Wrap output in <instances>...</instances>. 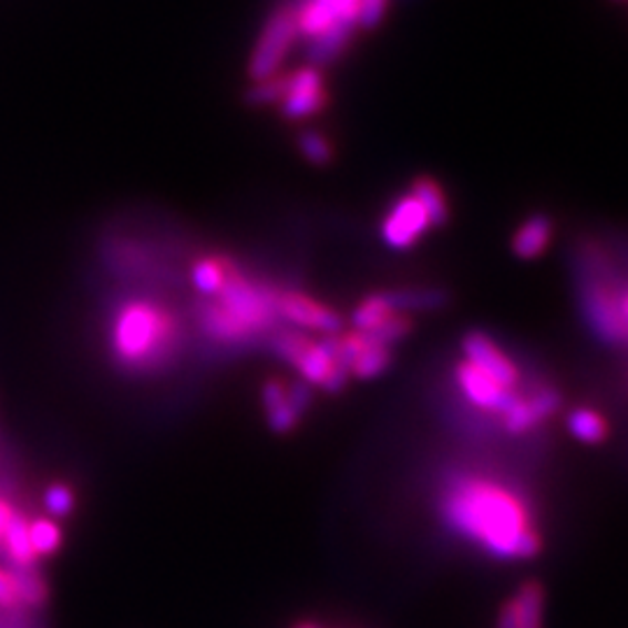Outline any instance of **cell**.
Masks as SVG:
<instances>
[{
    "mask_svg": "<svg viewBox=\"0 0 628 628\" xmlns=\"http://www.w3.org/2000/svg\"><path fill=\"white\" fill-rule=\"evenodd\" d=\"M272 352L291 363L302 382L329 393H338L349 378L340 354V333L312 340L300 331H285L272 338Z\"/></svg>",
    "mask_w": 628,
    "mask_h": 628,
    "instance_id": "cell-4",
    "label": "cell"
},
{
    "mask_svg": "<svg viewBox=\"0 0 628 628\" xmlns=\"http://www.w3.org/2000/svg\"><path fill=\"white\" fill-rule=\"evenodd\" d=\"M29 538H31V547L35 556L40 558V556H52L54 552H59L63 533L54 519L38 517L29 522Z\"/></svg>",
    "mask_w": 628,
    "mask_h": 628,
    "instance_id": "cell-24",
    "label": "cell"
},
{
    "mask_svg": "<svg viewBox=\"0 0 628 628\" xmlns=\"http://www.w3.org/2000/svg\"><path fill=\"white\" fill-rule=\"evenodd\" d=\"M298 38L296 27V10L279 8L270 14L268 23L264 27L259 42H256L247 73L254 82L270 80L277 75L279 65L285 63L294 40Z\"/></svg>",
    "mask_w": 628,
    "mask_h": 628,
    "instance_id": "cell-5",
    "label": "cell"
},
{
    "mask_svg": "<svg viewBox=\"0 0 628 628\" xmlns=\"http://www.w3.org/2000/svg\"><path fill=\"white\" fill-rule=\"evenodd\" d=\"M285 91H287V75H275L270 80L254 82L245 93V99L254 107H266L272 103H282Z\"/></svg>",
    "mask_w": 628,
    "mask_h": 628,
    "instance_id": "cell-26",
    "label": "cell"
},
{
    "mask_svg": "<svg viewBox=\"0 0 628 628\" xmlns=\"http://www.w3.org/2000/svg\"><path fill=\"white\" fill-rule=\"evenodd\" d=\"M112 347L124 366L152 370L171 354L173 323L150 302H131L116 317Z\"/></svg>",
    "mask_w": 628,
    "mask_h": 628,
    "instance_id": "cell-3",
    "label": "cell"
},
{
    "mask_svg": "<svg viewBox=\"0 0 628 628\" xmlns=\"http://www.w3.org/2000/svg\"><path fill=\"white\" fill-rule=\"evenodd\" d=\"M340 354L349 370V375H354L359 380L380 378L393 359L389 344L361 331L340 336Z\"/></svg>",
    "mask_w": 628,
    "mask_h": 628,
    "instance_id": "cell-10",
    "label": "cell"
},
{
    "mask_svg": "<svg viewBox=\"0 0 628 628\" xmlns=\"http://www.w3.org/2000/svg\"><path fill=\"white\" fill-rule=\"evenodd\" d=\"M568 431L585 445H598V442L608 437L610 426L600 412L591 408H577L568 414Z\"/></svg>",
    "mask_w": 628,
    "mask_h": 628,
    "instance_id": "cell-23",
    "label": "cell"
},
{
    "mask_svg": "<svg viewBox=\"0 0 628 628\" xmlns=\"http://www.w3.org/2000/svg\"><path fill=\"white\" fill-rule=\"evenodd\" d=\"M277 315L291 321L298 329L317 331L323 336H336L342 331V319L329 306L300 291H287L277 296Z\"/></svg>",
    "mask_w": 628,
    "mask_h": 628,
    "instance_id": "cell-12",
    "label": "cell"
},
{
    "mask_svg": "<svg viewBox=\"0 0 628 628\" xmlns=\"http://www.w3.org/2000/svg\"><path fill=\"white\" fill-rule=\"evenodd\" d=\"M393 315H399V310H393V306L389 302L387 291L380 294H372L368 298H363L354 315H352V323H354V331L361 333H372L378 331L382 323H387Z\"/></svg>",
    "mask_w": 628,
    "mask_h": 628,
    "instance_id": "cell-21",
    "label": "cell"
},
{
    "mask_svg": "<svg viewBox=\"0 0 628 628\" xmlns=\"http://www.w3.org/2000/svg\"><path fill=\"white\" fill-rule=\"evenodd\" d=\"M440 515L463 541L498 562H528L543 549L524 496L494 477L456 475L440 496Z\"/></svg>",
    "mask_w": 628,
    "mask_h": 628,
    "instance_id": "cell-1",
    "label": "cell"
},
{
    "mask_svg": "<svg viewBox=\"0 0 628 628\" xmlns=\"http://www.w3.org/2000/svg\"><path fill=\"white\" fill-rule=\"evenodd\" d=\"M503 608L509 615L512 628H543L545 615V591L535 579L524 581Z\"/></svg>",
    "mask_w": 628,
    "mask_h": 628,
    "instance_id": "cell-16",
    "label": "cell"
},
{
    "mask_svg": "<svg viewBox=\"0 0 628 628\" xmlns=\"http://www.w3.org/2000/svg\"><path fill=\"white\" fill-rule=\"evenodd\" d=\"M552 219L545 215H533L528 217L512 238V249L519 256V259H535L541 256L549 240H552Z\"/></svg>",
    "mask_w": 628,
    "mask_h": 628,
    "instance_id": "cell-17",
    "label": "cell"
},
{
    "mask_svg": "<svg viewBox=\"0 0 628 628\" xmlns=\"http://www.w3.org/2000/svg\"><path fill=\"white\" fill-rule=\"evenodd\" d=\"M219 306H209L200 312L203 329L222 342H238L268 329L277 315V296L270 298L256 291L243 277L228 275L222 287Z\"/></svg>",
    "mask_w": 628,
    "mask_h": 628,
    "instance_id": "cell-2",
    "label": "cell"
},
{
    "mask_svg": "<svg viewBox=\"0 0 628 628\" xmlns=\"http://www.w3.org/2000/svg\"><path fill=\"white\" fill-rule=\"evenodd\" d=\"M361 0H308L306 6L296 10L298 35L315 40L329 31L336 23L344 27H359Z\"/></svg>",
    "mask_w": 628,
    "mask_h": 628,
    "instance_id": "cell-11",
    "label": "cell"
},
{
    "mask_svg": "<svg viewBox=\"0 0 628 628\" xmlns=\"http://www.w3.org/2000/svg\"><path fill=\"white\" fill-rule=\"evenodd\" d=\"M261 401L270 429L275 433H289L300 424L302 412L310 405V384L270 378L261 389Z\"/></svg>",
    "mask_w": 628,
    "mask_h": 628,
    "instance_id": "cell-6",
    "label": "cell"
},
{
    "mask_svg": "<svg viewBox=\"0 0 628 628\" xmlns=\"http://www.w3.org/2000/svg\"><path fill=\"white\" fill-rule=\"evenodd\" d=\"M410 194L424 205L431 228L445 226L450 222V203L445 198V192L440 189V184L431 177H416L412 182Z\"/></svg>",
    "mask_w": 628,
    "mask_h": 628,
    "instance_id": "cell-20",
    "label": "cell"
},
{
    "mask_svg": "<svg viewBox=\"0 0 628 628\" xmlns=\"http://www.w3.org/2000/svg\"><path fill=\"white\" fill-rule=\"evenodd\" d=\"M0 547L6 549L10 564L19 570H29L38 564V556H35V552L31 547V538H29V519L23 517L21 512H17L12 524L8 526Z\"/></svg>",
    "mask_w": 628,
    "mask_h": 628,
    "instance_id": "cell-18",
    "label": "cell"
},
{
    "mask_svg": "<svg viewBox=\"0 0 628 628\" xmlns=\"http://www.w3.org/2000/svg\"><path fill=\"white\" fill-rule=\"evenodd\" d=\"M393 310L412 315V312H431L447 302V294L440 289H401L387 291Z\"/></svg>",
    "mask_w": 628,
    "mask_h": 628,
    "instance_id": "cell-22",
    "label": "cell"
},
{
    "mask_svg": "<svg viewBox=\"0 0 628 628\" xmlns=\"http://www.w3.org/2000/svg\"><path fill=\"white\" fill-rule=\"evenodd\" d=\"M454 378H456V387L463 393V399L469 401L475 410L488 412V414H503V410L512 403L517 391H512L507 387H503L496 378L488 375L482 368L469 363L465 359L456 361L454 368Z\"/></svg>",
    "mask_w": 628,
    "mask_h": 628,
    "instance_id": "cell-7",
    "label": "cell"
},
{
    "mask_svg": "<svg viewBox=\"0 0 628 628\" xmlns=\"http://www.w3.org/2000/svg\"><path fill=\"white\" fill-rule=\"evenodd\" d=\"M431 228L424 205L412 194L395 200L382 222V240L393 249H410Z\"/></svg>",
    "mask_w": 628,
    "mask_h": 628,
    "instance_id": "cell-13",
    "label": "cell"
},
{
    "mask_svg": "<svg viewBox=\"0 0 628 628\" xmlns=\"http://www.w3.org/2000/svg\"><path fill=\"white\" fill-rule=\"evenodd\" d=\"M558 405H562V395L549 387H538L528 393L517 391L512 403L503 410L501 424L509 435H524L543 426Z\"/></svg>",
    "mask_w": 628,
    "mask_h": 628,
    "instance_id": "cell-9",
    "label": "cell"
},
{
    "mask_svg": "<svg viewBox=\"0 0 628 628\" xmlns=\"http://www.w3.org/2000/svg\"><path fill=\"white\" fill-rule=\"evenodd\" d=\"M326 105V89L319 68L306 65L287 75V91L279 103L287 120H306Z\"/></svg>",
    "mask_w": 628,
    "mask_h": 628,
    "instance_id": "cell-15",
    "label": "cell"
},
{
    "mask_svg": "<svg viewBox=\"0 0 628 628\" xmlns=\"http://www.w3.org/2000/svg\"><path fill=\"white\" fill-rule=\"evenodd\" d=\"M17 512H19V509H14V505H12L8 498L0 496V543H3V535H6L8 526L12 524Z\"/></svg>",
    "mask_w": 628,
    "mask_h": 628,
    "instance_id": "cell-31",
    "label": "cell"
},
{
    "mask_svg": "<svg viewBox=\"0 0 628 628\" xmlns=\"http://www.w3.org/2000/svg\"><path fill=\"white\" fill-rule=\"evenodd\" d=\"M226 268L217 259H203L192 270V282L203 296H217L226 285Z\"/></svg>",
    "mask_w": 628,
    "mask_h": 628,
    "instance_id": "cell-25",
    "label": "cell"
},
{
    "mask_svg": "<svg viewBox=\"0 0 628 628\" xmlns=\"http://www.w3.org/2000/svg\"><path fill=\"white\" fill-rule=\"evenodd\" d=\"M21 591H19V573L17 568L0 566V610H19Z\"/></svg>",
    "mask_w": 628,
    "mask_h": 628,
    "instance_id": "cell-29",
    "label": "cell"
},
{
    "mask_svg": "<svg viewBox=\"0 0 628 628\" xmlns=\"http://www.w3.org/2000/svg\"><path fill=\"white\" fill-rule=\"evenodd\" d=\"M387 6H389V0H361L359 27H363V29L378 27V23L384 17V12H387Z\"/></svg>",
    "mask_w": 628,
    "mask_h": 628,
    "instance_id": "cell-30",
    "label": "cell"
},
{
    "mask_svg": "<svg viewBox=\"0 0 628 628\" xmlns=\"http://www.w3.org/2000/svg\"><path fill=\"white\" fill-rule=\"evenodd\" d=\"M73 507H75V494L68 484L54 482L44 492V509H47V515H50V519L68 517L70 512H73Z\"/></svg>",
    "mask_w": 628,
    "mask_h": 628,
    "instance_id": "cell-28",
    "label": "cell"
},
{
    "mask_svg": "<svg viewBox=\"0 0 628 628\" xmlns=\"http://www.w3.org/2000/svg\"><path fill=\"white\" fill-rule=\"evenodd\" d=\"M354 31L357 29L344 27V23H336V27H331L329 31L321 33L319 38L310 40V50H308L310 65L319 68V65H326V63L336 61L347 50V44H349V40H352Z\"/></svg>",
    "mask_w": 628,
    "mask_h": 628,
    "instance_id": "cell-19",
    "label": "cell"
},
{
    "mask_svg": "<svg viewBox=\"0 0 628 628\" xmlns=\"http://www.w3.org/2000/svg\"><path fill=\"white\" fill-rule=\"evenodd\" d=\"M619 310H621V319H624V329H626V340H628V291L619 296Z\"/></svg>",
    "mask_w": 628,
    "mask_h": 628,
    "instance_id": "cell-32",
    "label": "cell"
},
{
    "mask_svg": "<svg viewBox=\"0 0 628 628\" xmlns=\"http://www.w3.org/2000/svg\"><path fill=\"white\" fill-rule=\"evenodd\" d=\"M461 349H463L465 361L482 368L484 372H488V375L496 378L503 387H507L512 391L519 389V382H522L519 368L496 344V340H492L482 331H471L469 336L463 338Z\"/></svg>",
    "mask_w": 628,
    "mask_h": 628,
    "instance_id": "cell-14",
    "label": "cell"
},
{
    "mask_svg": "<svg viewBox=\"0 0 628 628\" xmlns=\"http://www.w3.org/2000/svg\"><path fill=\"white\" fill-rule=\"evenodd\" d=\"M585 310H587V319L594 326V331L600 338L610 342L626 340V329L619 310V294L605 282L600 275L591 270H587V282H585Z\"/></svg>",
    "mask_w": 628,
    "mask_h": 628,
    "instance_id": "cell-8",
    "label": "cell"
},
{
    "mask_svg": "<svg viewBox=\"0 0 628 628\" xmlns=\"http://www.w3.org/2000/svg\"><path fill=\"white\" fill-rule=\"evenodd\" d=\"M298 150L315 166H326V163L333 161V145L317 131H302L298 135Z\"/></svg>",
    "mask_w": 628,
    "mask_h": 628,
    "instance_id": "cell-27",
    "label": "cell"
},
{
    "mask_svg": "<svg viewBox=\"0 0 628 628\" xmlns=\"http://www.w3.org/2000/svg\"><path fill=\"white\" fill-rule=\"evenodd\" d=\"M294 628H321V626H317V624H312V621H302V624H298V626H294Z\"/></svg>",
    "mask_w": 628,
    "mask_h": 628,
    "instance_id": "cell-33",
    "label": "cell"
}]
</instances>
